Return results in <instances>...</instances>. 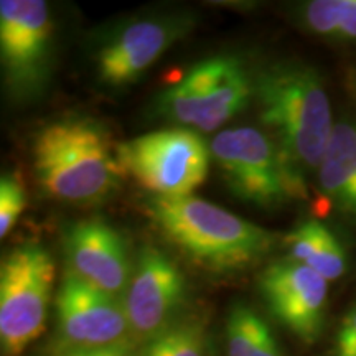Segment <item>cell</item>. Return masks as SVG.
<instances>
[{
    "label": "cell",
    "instance_id": "10",
    "mask_svg": "<svg viewBox=\"0 0 356 356\" xmlns=\"http://www.w3.org/2000/svg\"><path fill=\"white\" fill-rule=\"evenodd\" d=\"M190 29L188 15H160L129 22L97 51L96 66L101 83L109 88L136 83Z\"/></svg>",
    "mask_w": 356,
    "mask_h": 356
},
{
    "label": "cell",
    "instance_id": "16",
    "mask_svg": "<svg viewBox=\"0 0 356 356\" xmlns=\"http://www.w3.org/2000/svg\"><path fill=\"white\" fill-rule=\"evenodd\" d=\"M228 356H282L269 325L246 304H236L226 320Z\"/></svg>",
    "mask_w": 356,
    "mask_h": 356
},
{
    "label": "cell",
    "instance_id": "13",
    "mask_svg": "<svg viewBox=\"0 0 356 356\" xmlns=\"http://www.w3.org/2000/svg\"><path fill=\"white\" fill-rule=\"evenodd\" d=\"M68 273L109 296L124 299L134 267L126 238L101 220L71 225L63 236Z\"/></svg>",
    "mask_w": 356,
    "mask_h": 356
},
{
    "label": "cell",
    "instance_id": "12",
    "mask_svg": "<svg viewBox=\"0 0 356 356\" xmlns=\"http://www.w3.org/2000/svg\"><path fill=\"white\" fill-rule=\"evenodd\" d=\"M56 317L65 348L95 350L129 338L124 302L66 273L56 296Z\"/></svg>",
    "mask_w": 356,
    "mask_h": 356
},
{
    "label": "cell",
    "instance_id": "5",
    "mask_svg": "<svg viewBox=\"0 0 356 356\" xmlns=\"http://www.w3.org/2000/svg\"><path fill=\"white\" fill-rule=\"evenodd\" d=\"M124 175L157 198L191 197L207 180L211 150L198 132L160 129L122 142L115 149Z\"/></svg>",
    "mask_w": 356,
    "mask_h": 356
},
{
    "label": "cell",
    "instance_id": "1",
    "mask_svg": "<svg viewBox=\"0 0 356 356\" xmlns=\"http://www.w3.org/2000/svg\"><path fill=\"white\" fill-rule=\"evenodd\" d=\"M261 122L270 129L289 175L307 195V173L317 170L335 124L322 78L302 63H275L254 79Z\"/></svg>",
    "mask_w": 356,
    "mask_h": 356
},
{
    "label": "cell",
    "instance_id": "23",
    "mask_svg": "<svg viewBox=\"0 0 356 356\" xmlns=\"http://www.w3.org/2000/svg\"><path fill=\"white\" fill-rule=\"evenodd\" d=\"M56 356H91V350L84 348H65Z\"/></svg>",
    "mask_w": 356,
    "mask_h": 356
},
{
    "label": "cell",
    "instance_id": "4",
    "mask_svg": "<svg viewBox=\"0 0 356 356\" xmlns=\"http://www.w3.org/2000/svg\"><path fill=\"white\" fill-rule=\"evenodd\" d=\"M254 97V79L239 58L218 55L198 61L157 99L168 121L210 132L243 113Z\"/></svg>",
    "mask_w": 356,
    "mask_h": 356
},
{
    "label": "cell",
    "instance_id": "6",
    "mask_svg": "<svg viewBox=\"0 0 356 356\" xmlns=\"http://www.w3.org/2000/svg\"><path fill=\"white\" fill-rule=\"evenodd\" d=\"M55 286V262L37 243L12 249L0 266V345L19 356L43 335Z\"/></svg>",
    "mask_w": 356,
    "mask_h": 356
},
{
    "label": "cell",
    "instance_id": "9",
    "mask_svg": "<svg viewBox=\"0 0 356 356\" xmlns=\"http://www.w3.org/2000/svg\"><path fill=\"white\" fill-rule=\"evenodd\" d=\"M185 300L184 273L159 248L145 246L122 299L131 335L149 341L170 328Z\"/></svg>",
    "mask_w": 356,
    "mask_h": 356
},
{
    "label": "cell",
    "instance_id": "2",
    "mask_svg": "<svg viewBox=\"0 0 356 356\" xmlns=\"http://www.w3.org/2000/svg\"><path fill=\"white\" fill-rule=\"evenodd\" d=\"M147 213L173 246L215 274L246 270L264 259L274 246L273 233L193 195L152 197Z\"/></svg>",
    "mask_w": 356,
    "mask_h": 356
},
{
    "label": "cell",
    "instance_id": "20",
    "mask_svg": "<svg viewBox=\"0 0 356 356\" xmlns=\"http://www.w3.org/2000/svg\"><path fill=\"white\" fill-rule=\"evenodd\" d=\"M332 356H356V302L348 307L340 320Z\"/></svg>",
    "mask_w": 356,
    "mask_h": 356
},
{
    "label": "cell",
    "instance_id": "17",
    "mask_svg": "<svg viewBox=\"0 0 356 356\" xmlns=\"http://www.w3.org/2000/svg\"><path fill=\"white\" fill-rule=\"evenodd\" d=\"M207 333L197 323H175L145 341L140 356H210Z\"/></svg>",
    "mask_w": 356,
    "mask_h": 356
},
{
    "label": "cell",
    "instance_id": "3",
    "mask_svg": "<svg viewBox=\"0 0 356 356\" xmlns=\"http://www.w3.org/2000/svg\"><path fill=\"white\" fill-rule=\"evenodd\" d=\"M32 157L44 193L65 203H99L124 177L108 134L88 119L47 124L35 136Z\"/></svg>",
    "mask_w": 356,
    "mask_h": 356
},
{
    "label": "cell",
    "instance_id": "8",
    "mask_svg": "<svg viewBox=\"0 0 356 356\" xmlns=\"http://www.w3.org/2000/svg\"><path fill=\"white\" fill-rule=\"evenodd\" d=\"M53 51V19L43 0L0 2V60L8 92L35 97L47 84Z\"/></svg>",
    "mask_w": 356,
    "mask_h": 356
},
{
    "label": "cell",
    "instance_id": "21",
    "mask_svg": "<svg viewBox=\"0 0 356 356\" xmlns=\"http://www.w3.org/2000/svg\"><path fill=\"white\" fill-rule=\"evenodd\" d=\"M335 40H356V0H345Z\"/></svg>",
    "mask_w": 356,
    "mask_h": 356
},
{
    "label": "cell",
    "instance_id": "18",
    "mask_svg": "<svg viewBox=\"0 0 356 356\" xmlns=\"http://www.w3.org/2000/svg\"><path fill=\"white\" fill-rule=\"evenodd\" d=\"M26 197L22 180L13 173L0 178V236L6 238L25 210Z\"/></svg>",
    "mask_w": 356,
    "mask_h": 356
},
{
    "label": "cell",
    "instance_id": "22",
    "mask_svg": "<svg viewBox=\"0 0 356 356\" xmlns=\"http://www.w3.org/2000/svg\"><path fill=\"white\" fill-rule=\"evenodd\" d=\"M91 356H134V343L131 338H126V340L91 350Z\"/></svg>",
    "mask_w": 356,
    "mask_h": 356
},
{
    "label": "cell",
    "instance_id": "7",
    "mask_svg": "<svg viewBox=\"0 0 356 356\" xmlns=\"http://www.w3.org/2000/svg\"><path fill=\"white\" fill-rule=\"evenodd\" d=\"M231 193L259 208L300 198L273 137L256 127L226 129L210 144Z\"/></svg>",
    "mask_w": 356,
    "mask_h": 356
},
{
    "label": "cell",
    "instance_id": "14",
    "mask_svg": "<svg viewBox=\"0 0 356 356\" xmlns=\"http://www.w3.org/2000/svg\"><path fill=\"white\" fill-rule=\"evenodd\" d=\"M322 191L341 213L356 221V126L338 122L318 167Z\"/></svg>",
    "mask_w": 356,
    "mask_h": 356
},
{
    "label": "cell",
    "instance_id": "15",
    "mask_svg": "<svg viewBox=\"0 0 356 356\" xmlns=\"http://www.w3.org/2000/svg\"><path fill=\"white\" fill-rule=\"evenodd\" d=\"M289 259L300 262L327 280H337L346 270V252L338 238L323 222H300L286 236Z\"/></svg>",
    "mask_w": 356,
    "mask_h": 356
},
{
    "label": "cell",
    "instance_id": "11",
    "mask_svg": "<svg viewBox=\"0 0 356 356\" xmlns=\"http://www.w3.org/2000/svg\"><path fill=\"white\" fill-rule=\"evenodd\" d=\"M267 310L307 345L322 333L328 302V280L292 259L267 266L259 277Z\"/></svg>",
    "mask_w": 356,
    "mask_h": 356
},
{
    "label": "cell",
    "instance_id": "19",
    "mask_svg": "<svg viewBox=\"0 0 356 356\" xmlns=\"http://www.w3.org/2000/svg\"><path fill=\"white\" fill-rule=\"evenodd\" d=\"M345 0H314L304 7L302 20L310 32L320 37L335 38Z\"/></svg>",
    "mask_w": 356,
    "mask_h": 356
}]
</instances>
